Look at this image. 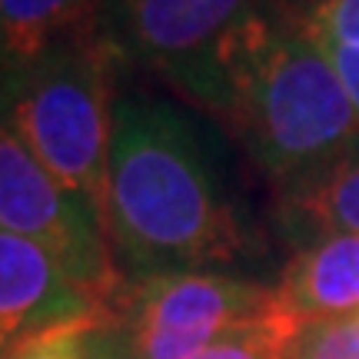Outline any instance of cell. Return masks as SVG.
Here are the masks:
<instances>
[{
  "label": "cell",
  "mask_w": 359,
  "mask_h": 359,
  "mask_svg": "<svg viewBox=\"0 0 359 359\" xmlns=\"http://www.w3.org/2000/svg\"><path fill=\"white\" fill-rule=\"evenodd\" d=\"M103 226L127 280L226 266L250 246L193 123L150 93L114 103Z\"/></svg>",
  "instance_id": "cell-1"
},
{
  "label": "cell",
  "mask_w": 359,
  "mask_h": 359,
  "mask_svg": "<svg viewBox=\"0 0 359 359\" xmlns=\"http://www.w3.org/2000/svg\"><path fill=\"white\" fill-rule=\"evenodd\" d=\"M183 97L217 116L276 190L359 143V114L333 64L276 4L246 17Z\"/></svg>",
  "instance_id": "cell-2"
},
{
  "label": "cell",
  "mask_w": 359,
  "mask_h": 359,
  "mask_svg": "<svg viewBox=\"0 0 359 359\" xmlns=\"http://www.w3.org/2000/svg\"><path fill=\"white\" fill-rule=\"evenodd\" d=\"M114 60L116 47L93 30L0 77V116L100 219L114 137Z\"/></svg>",
  "instance_id": "cell-3"
},
{
  "label": "cell",
  "mask_w": 359,
  "mask_h": 359,
  "mask_svg": "<svg viewBox=\"0 0 359 359\" xmlns=\"http://www.w3.org/2000/svg\"><path fill=\"white\" fill-rule=\"evenodd\" d=\"M273 299L276 290L219 269L123 280L90 326V359H193Z\"/></svg>",
  "instance_id": "cell-4"
},
{
  "label": "cell",
  "mask_w": 359,
  "mask_h": 359,
  "mask_svg": "<svg viewBox=\"0 0 359 359\" xmlns=\"http://www.w3.org/2000/svg\"><path fill=\"white\" fill-rule=\"evenodd\" d=\"M0 230L43 246L70 280L107 303L127 280L114 259L103 219L40 163L0 116Z\"/></svg>",
  "instance_id": "cell-5"
},
{
  "label": "cell",
  "mask_w": 359,
  "mask_h": 359,
  "mask_svg": "<svg viewBox=\"0 0 359 359\" xmlns=\"http://www.w3.org/2000/svg\"><path fill=\"white\" fill-rule=\"evenodd\" d=\"M273 0H116L103 11V34L133 60L187 93L246 17Z\"/></svg>",
  "instance_id": "cell-6"
},
{
  "label": "cell",
  "mask_w": 359,
  "mask_h": 359,
  "mask_svg": "<svg viewBox=\"0 0 359 359\" xmlns=\"http://www.w3.org/2000/svg\"><path fill=\"white\" fill-rule=\"evenodd\" d=\"M97 313L100 303L43 246L0 230V359L30 336Z\"/></svg>",
  "instance_id": "cell-7"
},
{
  "label": "cell",
  "mask_w": 359,
  "mask_h": 359,
  "mask_svg": "<svg viewBox=\"0 0 359 359\" xmlns=\"http://www.w3.org/2000/svg\"><path fill=\"white\" fill-rule=\"evenodd\" d=\"M276 299L303 326L359 320V236L330 233L303 243L283 269Z\"/></svg>",
  "instance_id": "cell-8"
},
{
  "label": "cell",
  "mask_w": 359,
  "mask_h": 359,
  "mask_svg": "<svg viewBox=\"0 0 359 359\" xmlns=\"http://www.w3.org/2000/svg\"><path fill=\"white\" fill-rule=\"evenodd\" d=\"M276 193L283 230L299 246L330 233L359 236V143L330 167Z\"/></svg>",
  "instance_id": "cell-9"
},
{
  "label": "cell",
  "mask_w": 359,
  "mask_h": 359,
  "mask_svg": "<svg viewBox=\"0 0 359 359\" xmlns=\"http://www.w3.org/2000/svg\"><path fill=\"white\" fill-rule=\"evenodd\" d=\"M93 30L100 0H0V77Z\"/></svg>",
  "instance_id": "cell-10"
},
{
  "label": "cell",
  "mask_w": 359,
  "mask_h": 359,
  "mask_svg": "<svg viewBox=\"0 0 359 359\" xmlns=\"http://www.w3.org/2000/svg\"><path fill=\"white\" fill-rule=\"evenodd\" d=\"M303 330L306 326L293 313H286L280 306V299H273V306L263 316L219 336L213 346H206L193 359H290Z\"/></svg>",
  "instance_id": "cell-11"
},
{
  "label": "cell",
  "mask_w": 359,
  "mask_h": 359,
  "mask_svg": "<svg viewBox=\"0 0 359 359\" xmlns=\"http://www.w3.org/2000/svg\"><path fill=\"white\" fill-rule=\"evenodd\" d=\"M309 37L359 47V0H273Z\"/></svg>",
  "instance_id": "cell-12"
},
{
  "label": "cell",
  "mask_w": 359,
  "mask_h": 359,
  "mask_svg": "<svg viewBox=\"0 0 359 359\" xmlns=\"http://www.w3.org/2000/svg\"><path fill=\"white\" fill-rule=\"evenodd\" d=\"M93 320H77L43 330V333L24 339L20 346H13L4 359H90V326H93Z\"/></svg>",
  "instance_id": "cell-13"
},
{
  "label": "cell",
  "mask_w": 359,
  "mask_h": 359,
  "mask_svg": "<svg viewBox=\"0 0 359 359\" xmlns=\"http://www.w3.org/2000/svg\"><path fill=\"white\" fill-rule=\"evenodd\" d=\"M290 359H359V320L306 326Z\"/></svg>",
  "instance_id": "cell-14"
},
{
  "label": "cell",
  "mask_w": 359,
  "mask_h": 359,
  "mask_svg": "<svg viewBox=\"0 0 359 359\" xmlns=\"http://www.w3.org/2000/svg\"><path fill=\"white\" fill-rule=\"evenodd\" d=\"M313 40L326 53V60L333 64L336 77H339V83H343V90L349 93V100H353V107H356V114H359V47H343V43L320 40V37H313Z\"/></svg>",
  "instance_id": "cell-15"
},
{
  "label": "cell",
  "mask_w": 359,
  "mask_h": 359,
  "mask_svg": "<svg viewBox=\"0 0 359 359\" xmlns=\"http://www.w3.org/2000/svg\"><path fill=\"white\" fill-rule=\"evenodd\" d=\"M110 4H116V0H100V20H103V11H107Z\"/></svg>",
  "instance_id": "cell-16"
}]
</instances>
